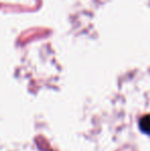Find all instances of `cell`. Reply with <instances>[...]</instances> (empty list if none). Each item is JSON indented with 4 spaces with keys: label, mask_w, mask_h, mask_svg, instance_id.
I'll use <instances>...</instances> for the list:
<instances>
[{
    "label": "cell",
    "mask_w": 150,
    "mask_h": 151,
    "mask_svg": "<svg viewBox=\"0 0 150 151\" xmlns=\"http://www.w3.org/2000/svg\"><path fill=\"white\" fill-rule=\"evenodd\" d=\"M139 127L145 134L150 135V114L144 115L139 121Z\"/></svg>",
    "instance_id": "cell-1"
}]
</instances>
